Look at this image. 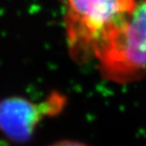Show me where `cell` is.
I'll list each match as a JSON object with an SVG mask.
<instances>
[{
    "label": "cell",
    "mask_w": 146,
    "mask_h": 146,
    "mask_svg": "<svg viewBox=\"0 0 146 146\" xmlns=\"http://www.w3.org/2000/svg\"><path fill=\"white\" fill-rule=\"evenodd\" d=\"M94 55L103 74L116 82H131L146 74V0L109 31L96 46Z\"/></svg>",
    "instance_id": "obj_1"
},
{
    "label": "cell",
    "mask_w": 146,
    "mask_h": 146,
    "mask_svg": "<svg viewBox=\"0 0 146 146\" xmlns=\"http://www.w3.org/2000/svg\"><path fill=\"white\" fill-rule=\"evenodd\" d=\"M139 0H67L65 16L68 44L73 57L94 54L100 39L132 11Z\"/></svg>",
    "instance_id": "obj_2"
},
{
    "label": "cell",
    "mask_w": 146,
    "mask_h": 146,
    "mask_svg": "<svg viewBox=\"0 0 146 146\" xmlns=\"http://www.w3.org/2000/svg\"><path fill=\"white\" fill-rule=\"evenodd\" d=\"M63 96L53 92L42 104L21 96H10L0 100V130L14 142L23 143L31 139L38 124L46 115L62 109Z\"/></svg>",
    "instance_id": "obj_3"
},
{
    "label": "cell",
    "mask_w": 146,
    "mask_h": 146,
    "mask_svg": "<svg viewBox=\"0 0 146 146\" xmlns=\"http://www.w3.org/2000/svg\"><path fill=\"white\" fill-rule=\"evenodd\" d=\"M50 146H86V145L77 141H72V140H62V141H58Z\"/></svg>",
    "instance_id": "obj_4"
}]
</instances>
